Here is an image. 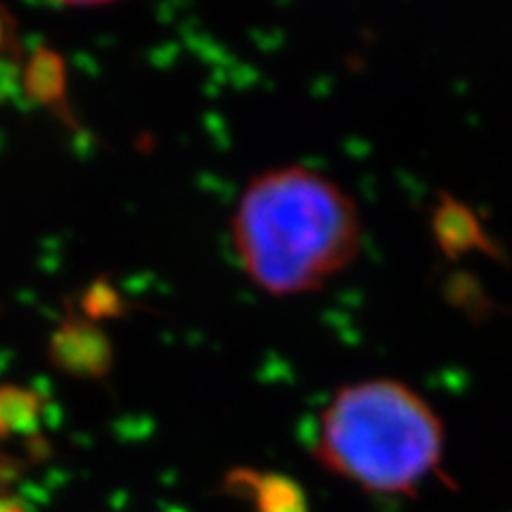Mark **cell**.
I'll return each instance as SVG.
<instances>
[{
	"instance_id": "cell-3",
	"label": "cell",
	"mask_w": 512,
	"mask_h": 512,
	"mask_svg": "<svg viewBox=\"0 0 512 512\" xmlns=\"http://www.w3.org/2000/svg\"><path fill=\"white\" fill-rule=\"evenodd\" d=\"M235 479L249 489L256 512H306L302 486L292 479L283 475H259V472H242Z\"/></svg>"
},
{
	"instance_id": "cell-5",
	"label": "cell",
	"mask_w": 512,
	"mask_h": 512,
	"mask_svg": "<svg viewBox=\"0 0 512 512\" xmlns=\"http://www.w3.org/2000/svg\"><path fill=\"white\" fill-rule=\"evenodd\" d=\"M15 36H12V22L10 17L3 15L0 10V86L12 74L15 67Z\"/></svg>"
},
{
	"instance_id": "cell-6",
	"label": "cell",
	"mask_w": 512,
	"mask_h": 512,
	"mask_svg": "<svg viewBox=\"0 0 512 512\" xmlns=\"http://www.w3.org/2000/svg\"><path fill=\"white\" fill-rule=\"evenodd\" d=\"M0 512H24L19 505L15 503H8V501H0Z\"/></svg>"
},
{
	"instance_id": "cell-2",
	"label": "cell",
	"mask_w": 512,
	"mask_h": 512,
	"mask_svg": "<svg viewBox=\"0 0 512 512\" xmlns=\"http://www.w3.org/2000/svg\"><path fill=\"white\" fill-rule=\"evenodd\" d=\"M313 460L363 494L415 498L446 456L437 408L399 377H363L330 396L318 415Z\"/></svg>"
},
{
	"instance_id": "cell-1",
	"label": "cell",
	"mask_w": 512,
	"mask_h": 512,
	"mask_svg": "<svg viewBox=\"0 0 512 512\" xmlns=\"http://www.w3.org/2000/svg\"><path fill=\"white\" fill-rule=\"evenodd\" d=\"M238 264L271 297L323 290L363 249L356 197L335 178L306 164L256 174L230 219Z\"/></svg>"
},
{
	"instance_id": "cell-4",
	"label": "cell",
	"mask_w": 512,
	"mask_h": 512,
	"mask_svg": "<svg viewBox=\"0 0 512 512\" xmlns=\"http://www.w3.org/2000/svg\"><path fill=\"white\" fill-rule=\"evenodd\" d=\"M27 91L41 102H57L62 100L64 88V74L62 64L53 53L34 55V60L27 67Z\"/></svg>"
}]
</instances>
